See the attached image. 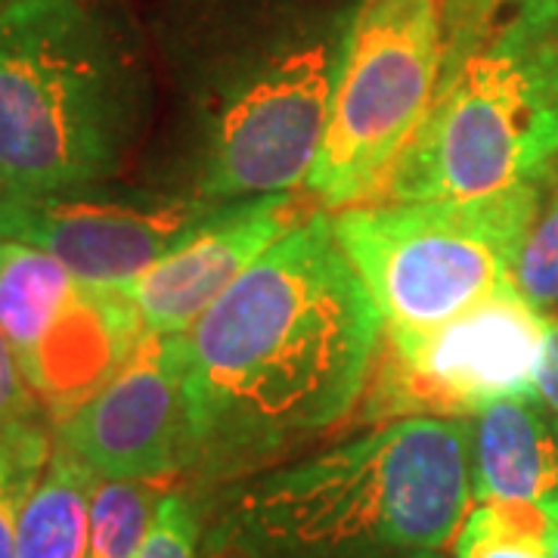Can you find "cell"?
Wrapping results in <instances>:
<instances>
[{"instance_id":"cell-22","label":"cell","mask_w":558,"mask_h":558,"mask_svg":"<svg viewBox=\"0 0 558 558\" xmlns=\"http://www.w3.org/2000/svg\"><path fill=\"white\" fill-rule=\"evenodd\" d=\"M537 400L558 416V319H549V332L543 344L537 369Z\"/></svg>"},{"instance_id":"cell-19","label":"cell","mask_w":558,"mask_h":558,"mask_svg":"<svg viewBox=\"0 0 558 558\" xmlns=\"http://www.w3.org/2000/svg\"><path fill=\"white\" fill-rule=\"evenodd\" d=\"M134 558H202V524L196 506L178 490H168Z\"/></svg>"},{"instance_id":"cell-8","label":"cell","mask_w":558,"mask_h":558,"mask_svg":"<svg viewBox=\"0 0 558 558\" xmlns=\"http://www.w3.org/2000/svg\"><path fill=\"white\" fill-rule=\"evenodd\" d=\"M549 317L515 279L425 329L385 326L360 422L472 418L497 400H537Z\"/></svg>"},{"instance_id":"cell-11","label":"cell","mask_w":558,"mask_h":558,"mask_svg":"<svg viewBox=\"0 0 558 558\" xmlns=\"http://www.w3.org/2000/svg\"><path fill=\"white\" fill-rule=\"evenodd\" d=\"M53 438L100 478L171 481L193 472L186 332H146L119 373L57 422Z\"/></svg>"},{"instance_id":"cell-20","label":"cell","mask_w":558,"mask_h":558,"mask_svg":"<svg viewBox=\"0 0 558 558\" xmlns=\"http://www.w3.org/2000/svg\"><path fill=\"white\" fill-rule=\"evenodd\" d=\"M509 3L531 7V3H549L558 7V0H444V32H447V50L465 47L469 40L481 35L487 25L497 22V13Z\"/></svg>"},{"instance_id":"cell-21","label":"cell","mask_w":558,"mask_h":558,"mask_svg":"<svg viewBox=\"0 0 558 558\" xmlns=\"http://www.w3.org/2000/svg\"><path fill=\"white\" fill-rule=\"evenodd\" d=\"M28 494H32L28 484L0 472V558H20L16 556V521Z\"/></svg>"},{"instance_id":"cell-18","label":"cell","mask_w":558,"mask_h":558,"mask_svg":"<svg viewBox=\"0 0 558 558\" xmlns=\"http://www.w3.org/2000/svg\"><path fill=\"white\" fill-rule=\"evenodd\" d=\"M515 286L534 307L556 311L558 307V193L549 205H539L537 218L527 230L515 260Z\"/></svg>"},{"instance_id":"cell-3","label":"cell","mask_w":558,"mask_h":558,"mask_svg":"<svg viewBox=\"0 0 558 558\" xmlns=\"http://www.w3.org/2000/svg\"><path fill=\"white\" fill-rule=\"evenodd\" d=\"M146 84L128 35L84 0L0 7V202L100 186L121 168Z\"/></svg>"},{"instance_id":"cell-5","label":"cell","mask_w":558,"mask_h":558,"mask_svg":"<svg viewBox=\"0 0 558 558\" xmlns=\"http://www.w3.org/2000/svg\"><path fill=\"white\" fill-rule=\"evenodd\" d=\"M558 159V7H519L447 50L432 109L369 199H475Z\"/></svg>"},{"instance_id":"cell-24","label":"cell","mask_w":558,"mask_h":558,"mask_svg":"<svg viewBox=\"0 0 558 558\" xmlns=\"http://www.w3.org/2000/svg\"><path fill=\"white\" fill-rule=\"evenodd\" d=\"M3 3H13V0H0V7H3Z\"/></svg>"},{"instance_id":"cell-16","label":"cell","mask_w":558,"mask_h":558,"mask_svg":"<svg viewBox=\"0 0 558 558\" xmlns=\"http://www.w3.org/2000/svg\"><path fill=\"white\" fill-rule=\"evenodd\" d=\"M165 481L97 478L90 494L87 558H134L159 515Z\"/></svg>"},{"instance_id":"cell-15","label":"cell","mask_w":558,"mask_h":558,"mask_svg":"<svg viewBox=\"0 0 558 558\" xmlns=\"http://www.w3.org/2000/svg\"><path fill=\"white\" fill-rule=\"evenodd\" d=\"M50 422L0 332V472L38 484L53 453Z\"/></svg>"},{"instance_id":"cell-12","label":"cell","mask_w":558,"mask_h":558,"mask_svg":"<svg viewBox=\"0 0 558 558\" xmlns=\"http://www.w3.org/2000/svg\"><path fill=\"white\" fill-rule=\"evenodd\" d=\"M314 211L317 202L307 193H270L218 205L186 240L124 289L143 329L159 336L190 332L274 242Z\"/></svg>"},{"instance_id":"cell-1","label":"cell","mask_w":558,"mask_h":558,"mask_svg":"<svg viewBox=\"0 0 558 558\" xmlns=\"http://www.w3.org/2000/svg\"><path fill=\"white\" fill-rule=\"evenodd\" d=\"M381 329L332 215L317 208L186 332L193 472L208 481L240 475L351 416Z\"/></svg>"},{"instance_id":"cell-17","label":"cell","mask_w":558,"mask_h":558,"mask_svg":"<svg viewBox=\"0 0 558 558\" xmlns=\"http://www.w3.org/2000/svg\"><path fill=\"white\" fill-rule=\"evenodd\" d=\"M553 519L524 502H475L457 534V558H553Z\"/></svg>"},{"instance_id":"cell-2","label":"cell","mask_w":558,"mask_h":558,"mask_svg":"<svg viewBox=\"0 0 558 558\" xmlns=\"http://www.w3.org/2000/svg\"><path fill=\"white\" fill-rule=\"evenodd\" d=\"M472 499L469 418H395L242 481L202 558H444Z\"/></svg>"},{"instance_id":"cell-23","label":"cell","mask_w":558,"mask_h":558,"mask_svg":"<svg viewBox=\"0 0 558 558\" xmlns=\"http://www.w3.org/2000/svg\"><path fill=\"white\" fill-rule=\"evenodd\" d=\"M549 553H553V558H558V519L553 521V543H549Z\"/></svg>"},{"instance_id":"cell-13","label":"cell","mask_w":558,"mask_h":558,"mask_svg":"<svg viewBox=\"0 0 558 558\" xmlns=\"http://www.w3.org/2000/svg\"><path fill=\"white\" fill-rule=\"evenodd\" d=\"M475 502H524L558 519V416L539 400H497L469 418Z\"/></svg>"},{"instance_id":"cell-4","label":"cell","mask_w":558,"mask_h":558,"mask_svg":"<svg viewBox=\"0 0 558 558\" xmlns=\"http://www.w3.org/2000/svg\"><path fill=\"white\" fill-rule=\"evenodd\" d=\"M351 16L354 10L264 3L220 28L202 65L199 196L233 202L307 183Z\"/></svg>"},{"instance_id":"cell-7","label":"cell","mask_w":558,"mask_h":558,"mask_svg":"<svg viewBox=\"0 0 558 558\" xmlns=\"http://www.w3.org/2000/svg\"><path fill=\"white\" fill-rule=\"evenodd\" d=\"M447 65L444 0H357L317 161L323 211L369 199L432 109Z\"/></svg>"},{"instance_id":"cell-9","label":"cell","mask_w":558,"mask_h":558,"mask_svg":"<svg viewBox=\"0 0 558 558\" xmlns=\"http://www.w3.org/2000/svg\"><path fill=\"white\" fill-rule=\"evenodd\" d=\"M0 332L53 425L97 395L146 336L124 289L90 286L10 236H0Z\"/></svg>"},{"instance_id":"cell-6","label":"cell","mask_w":558,"mask_h":558,"mask_svg":"<svg viewBox=\"0 0 558 558\" xmlns=\"http://www.w3.org/2000/svg\"><path fill=\"white\" fill-rule=\"evenodd\" d=\"M537 211V183H521L475 199H363L329 215L385 326L425 329L515 277Z\"/></svg>"},{"instance_id":"cell-14","label":"cell","mask_w":558,"mask_h":558,"mask_svg":"<svg viewBox=\"0 0 558 558\" xmlns=\"http://www.w3.org/2000/svg\"><path fill=\"white\" fill-rule=\"evenodd\" d=\"M97 472L53 438L38 484L22 502L16 521L20 558H87L90 546V494Z\"/></svg>"},{"instance_id":"cell-10","label":"cell","mask_w":558,"mask_h":558,"mask_svg":"<svg viewBox=\"0 0 558 558\" xmlns=\"http://www.w3.org/2000/svg\"><path fill=\"white\" fill-rule=\"evenodd\" d=\"M223 202L156 193H106L102 186L0 202V236L53 255L75 277L128 289Z\"/></svg>"}]
</instances>
